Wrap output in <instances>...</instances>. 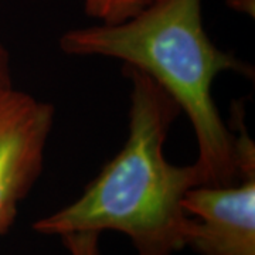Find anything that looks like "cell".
I'll list each match as a JSON object with an SVG mask.
<instances>
[{"label":"cell","instance_id":"1","mask_svg":"<svg viewBox=\"0 0 255 255\" xmlns=\"http://www.w3.org/2000/svg\"><path fill=\"white\" fill-rule=\"evenodd\" d=\"M130 81L129 135L71 204L37 220L33 230L63 237L84 231L127 236L136 255H174L184 247L189 214L186 193L203 186L197 163L172 164L164 156L167 133L182 112L174 100L143 71L124 65Z\"/></svg>","mask_w":255,"mask_h":255},{"label":"cell","instance_id":"2","mask_svg":"<svg viewBox=\"0 0 255 255\" xmlns=\"http://www.w3.org/2000/svg\"><path fill=\"white\" fill-rule=\"evenodd\" d=\"M60 50L75 57H108L155 80L186 114L199 146L203 186H228L244 177L238 137L213 100L220 74L253 75L251 67L216 46L203 26L201 0H157L117 24L73 28Z\"/></svg>","mask_w":255,"mask_h":255},{"label":"cell","instance_id":"3","mask_svg":"<svg viewBox=\"0 0 255 255\" xmlns=\"http://www.w3.org/2000/svg\"><path fill=\"white\" fill-rule=\"evenodd\" d=\"M54 107L14 88L0 105V238L41 174Z\"/></svg>","mask_w":255,"mask_h":255},{"label":"cell","instance_id":"4","mask_svg":"<svg viewBox=\"0 0 255 255\" xmlns=\"http://www.w3.org/2000/svg\"><path fill=\"white\" fill-rule=\"evenodd\" d=\"M184 247L199 255H255V176L186 193Z\"/></svg>","mask_w":255,"mask_h":255},{"label":"cell","instance_id":"5","mask_svg":"<svg viewBox=\"0 0 255 255\" xmlns=\"http://www.w3.org/2000/svg\"><path fill=\"white\" fill-rule=\"evenodd\" d=\"M157 0H82L85 14L101 24H117L133 17Z\"/></svg>","mask_w":255,"mask_h":255},{"label":"cell","instance_id":"6","mask_svg":"<svg viewBox=\"0 0 255 255\" xmlns=\"http://www.w3.org/2000/svg\"><path fill=\"white\" fill-rule=\"evenodd\" d=\"M100 233L84 231L61 237L70 255H100Z\"/></svg>","mask_w":255,"mask_h":255},{"label":"cell","instance_id":"7","mask_svg":"<svg viewBox=\"0 0 255 255\" xmlns=\"http://www.w3.org/2000/svg\"><path fill=\"white\" fill-rule=\"evenodd\" d=\"M13 90L11 80V64L6 47L0 43V97Z\"/></svg>","mask_w":255,"mask_h":255},{"label":"cell","instance_id":"8","mask_svg":"<svg viewBox=\"0 0 255 255\" xmlns=\"http://www.w3.org/2000/svg\"><path fill=\"white\" fill-rule=\"evenodd\" d=\"M227 4L237 11L254 14V0H227Z\"/></svg>","mask_w":255,"mask_h":255},{"label":"cell","instance_id":"9","mask_svg":"<svg viewBox=\"0 0 255 255\" xmlns=\"http://www.w3.org/2000/svg\"><path fill=\"white\" fill-rule=\"evenodd\" d=\"M9 92H10V91H9ZM6 95H7V94H4V95H1V97H0V105H1V102H3V98H4Z\"/></svg>","mask_w":255,"mask_h":255}]
</instances>
